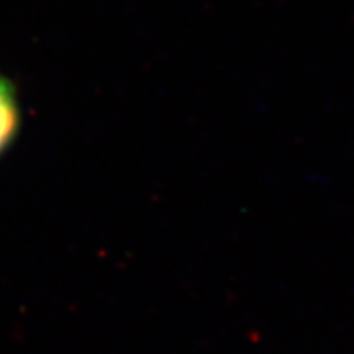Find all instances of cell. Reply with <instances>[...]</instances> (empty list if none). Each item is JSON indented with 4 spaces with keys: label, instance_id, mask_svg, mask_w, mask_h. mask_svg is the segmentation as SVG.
<instances>
[{
    "label": "cell",
    "instance_id": "6da1fadb",
    "mask_svg": "<svg viewBox=\"0 0 354 354\" xmlns=\"http://www.w3.org/2000/svg\"><path fill=\"white\" fill-rule=\"evenodd\" d=\"M17 127V107L10 87L0 79V149L10 141Z\"/></svg>",
    "mask_w": 354,
    "mask_h": 354
}]
</instances>
